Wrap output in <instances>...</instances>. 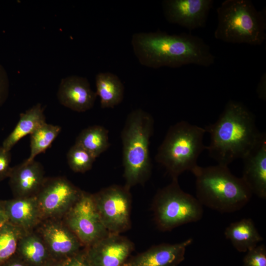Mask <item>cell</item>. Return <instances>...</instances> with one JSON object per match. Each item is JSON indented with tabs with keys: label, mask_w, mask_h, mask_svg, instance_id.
I'll use <instances>...</instances> for the list:
<instances>
[{
	"label": "cell",
	"mask_w": 266,
	"mask_h": 266,
	"mask_svg": "<svg viewBox=\"0 0 266 266\" xmlns=\"http://www.w3.org/2000/svg\"><path fill=\"white\" fill-rule=\"evenodd\" d=\"M131 43L139 63L153 68L190 64L208 67L216 58L202 38L189 33H137L133 35Z\"/></svg>",
	"instance_id": "obj_1"
},
{
	"label": "cell",
	"mask_w": 266,
	"mask_h": 266,
	"mask_svg": "<svg viewBox=\"0 0 266 266\" xmlns=\"http://www.w3.org/2000/svg\"><path fill=\"white\" fill-rule=\"evenodd\" d=\"M204 129L210 136L206 149L218 165L225 166L242 159L265 134L258 130L253 113L235 100H229L217 120Z\"/></svg>",
	"instance_id": "obj_2"
},
{
	"label": "cell",
	"mask_w": 266,
	"mask_h": 266,
	"mask_svg": "<svg viewBox=\"0 0 266 266\" xmlns=\"http://www.w3.org/2000/svg\"><path fill=\"white\" fill-rule=\"evenodd\" d=\"M193 173L196 177V198L202 206L220 213L241 209L252 196L242 178L232 174L228 166H199Z\"/></svg>",
	"instance_id": "obj_3"
},
{
	"label": "cell",
	"mask_w": 266,
	"mask_h": 266,
	"mask_svg": "<svg viewBox=\"0 0 266 266\" xmlns=\"http://www.w3.org/2000/svg\"><path fill=\"white\" fill-rule=\"evenodd\" d=\"M153 129V117L141 109L133 110L126 118L121 137L125 186L129 189L143 185L151 175L149 145Z\"/></svg>",
	"instance_id": "obj_4"
},
{
	"label": "cell",
	"mask_w": 266,
	"mask_h": 266,
	"mask_svg": "<svg viewBox=\"0 0 266 266\" xmlns=\"http://www.w3.org/2000/svg\"><path fill=\"white\" fill-rule=\"evenodd\" d=\"M216 39L232 44L262 45L266 39V10L249 0H226L217 9Z\"/></svg>",
	"instance_id": "obj_5"
},
{
	"label": "cell",
	"mask_w": 266,
	"mask_h": 266,
	"mask_svg": "<svg viewBox=\"0 0 266 266\" xmlns=\"http://www.w3.org/2000/svg\"><path fill=\"white\" fill-rule=\"evenodd\" d=\"M204 128L181 121L171 126L159 146L155 159L166 169L172 179L185 171L193 172L198 159L206 149Z\"/></svg>",
	"instance_id": "obj_6"
},
{
	"label": "cell",
	"mask_w": 266,
	"mask_h": 266,
	"mask_svg": "<svg viewBox=\"0 0 266 266\" xmlns=\"http://www.w3.org/2000/svg\"><path fill=\"white\" fill-rule=\"evenodd\" d=\"M155 224L163 232L200 220L203 206L196 197L180 188L178 179L159 189L152 204Z\"/></svg>",
	"instance_id": "obj_7"
},
{
	"label": "cell",
	"mask_w": 266,
	"mask_h": 266,
	"mask_svg": "<svg viewBox=\"0 0 266 266\" xmlns=\"http://www.w3.org/2000/svg\"><path fill=\"white\" fill-rule=\"evenodd\" d=\"M130 189L113 185L93 194L100 219L107 231L120 234L131 227Z\"/></svg>",
	"instance_id": "obj_8"
},
{
	"label": "cell",
	"mask_w": 266,
	"mask_h": 266,
	"mask_svg": "<svg viewBox=\"0 0 266 266\" xmlns=\"http://www.w3.org/2000/svg\"><path fill=\"white\" fill-rule=\"evenodd\" d=\"M64 217V223L84 247L110 233L100 219L93 194L83 191L80 198Z\"/></svg>",
	"instance_id": "obj_9"
},
{
	"label": "cell",
	"mask_w": 266,
	"mask_h": 266,
	"mask_svg": "<svg viewBox=\"0 0 266 266\" xmlns=\"http://www.w3.org/2000/svg\"><path fill=\"white\" fill-rule=\"evenodd\" d=\"M82 192L66 178H46L35 196L43 220L64 217Z\"/></svg>",
	"instance_id": "obj_10"
},
{
	"label": "cell",
	"mask_w": 266,
	"mask_h": 266,
	"mask_svg": "<svg viewBox=\"0 0 266 266\" xmlns=\"http://www.w3.org/2000/svg\"><path fill=\"white\" fill-rule=\"evenodd\" d=\"M213 0H165L162 8L166 19L189 31L204 27Z\"/></svg>",
	"instance_id": "obj_11"
},
{
	"label": "cell",
	"mask_w": 266,
	"mask_h": 266,
	"mask_svg": "<svg viewBox=\"0 0 266 266\" xmlns=\"http://www.w3.org/2000/svg\"><path fill=\"white\" fill-rule=\"evenodd\" d=\"M84 248L92 266H122L131 257L134 245L127 237L110 233Z\"/></svg>",
	"instance_id": "obj_12"
},
{
	"label": "cell",
	"mask_w": 266,
	"mask_h": 266,
	"mask_svg": "<svg viewBox=\"0 0 266 266\" xmlns=\"http://www.w3.org/2000/svg\"><path fill=\"white\" fill-rule=\"evenodd\" d=\"M39 227L38 234L45 242L52 259L63 261L84 247L64 222L46 219Z\"/></svg>",
	"instance_id": "obj_13"
},
{
	"label": "cell",
	"mask_w": 266,
	"mask_h": 266,
	"mask_svg": "<svg viewBox=\"0 0 266 266\" xmlns=\"http://www.w3.org/2000/svg\"><path fill=\"white\" fill-rule=\"evenodd\" d=\"M192 242L189 238L178 243L153 245L131 256L122 266H177L184 261L186 247Z\"/></svg>",
	"instance_id": "obj_14"
},
{
	"label": "cell",
	"mask_w": 266,
	"mask_h": 266,
	"mask_svg": "<svg viewBox=\"0 0 266 266\" xmlns=\"http://www.w3.org/2000/svg\"><path fill=\"white\" fill-rule=\"evenodd\" d=\"M97 97L87 79L77 75L63 78L57 92V98L61 104L78 112L92 108Z\"/></svg>",
	"instance_id": "obj_15"
},
{
	"label": "cell",
	"mask_w": 266,
	"mask_h": 266,
	"mask_svg": "<svg viewBox=\"0 0 266 266\" xmlns=\"http://www.w3.org/2000/svg\"><path fill=\"white\" fill-rule=\"evenodd\" d=\"M242 179L252 194L266 199V135L243 159Z\"/></svg>",
	"instance_id": "obj_16"
},
{
	"label": "cell",
	"mask_w": 266,
	"mask_h": 266,
	"mask_svg": "<svg viewBox=\"0 0 266 266\" xmlns=\"http://www.w3.org/2000/svg\"><path fill=\"white\" fill-rule=\"evenodd\" d=\"M8 178L15 198L35 196L46 179L42 165L34 160L12 167Z\"/></svg>",
	"instance_id": "obj_17"
},
{
	"label": "cell",
	"mask_w": 266,
	"mask_h": 266,
	"mask_svg": "<svg viewBox=\"0 0 266 266\" xmlns=\"http://www.w3.org/2000/svg\"><path fill=\"white\" fill-rule=\"evenodd\" d=\"M0 205L7 222L26 232L32 231L43 220L36 196L0 201Z\"/></svg>",
	"instance_id": "obj_18"
},
{
	"label": "cell",
	"mask_w": 266,
	"mask_h": 266,
	"mask_svg": "<svg viewBox=\"0 0 266 266\" xmlns=\"http://www.w3.org/2000/svg\"><path fill=\"white\" fill-rule=\"evenodd\" d=\"M224 234L239 252H246L263 240L250 218H243L231 223L226 228Z\"/></svg>",
	"instance_id": "obj_19"
},
{
	"label": "cell",
	"mask_w": 266,
	"mask_h": 266,
	"mask_svg": "<svg viewBox=\"0 0 266 266\" xmlns=\"http://www.w3.org/2000/svg\"><path fill=\"white\" fill-rule=\"evenodd\" d=\"M16 255L28 266H43L52 259L42 237L32 231L21 238Z\"/></svg>",
	"instance_id": "obj_20"
},
{
	"label": "cell",
	"mask_w": 266,
	"mask_h": 266,
	"mask_svg": "<svg viewBox=\"0 0 266 266\" xmlns=\"http://www.w3.org/2000/svg\"><path fill=\"white\" fill-rule=\"evenodd\" d=\"M45 122L43 108L40 103H37L20 114L18 122L11 133L4 140L1 146L10 151L21 138L31 134Z\"/></svg>",
	"instance_id": "obj_21"
},
{
	"label": "cell",
	"mask_w": 266,
	"mask_h": 266,
	"mask_svg": "<svg viewBox=\"0 0 266 266\" xmlns=\"http://www.w3.org/2000/svg\"><path fill=\"white\" fill-rule=\"evenodd\" d=\"M97 96L102 108H113L123 100L124 87L116 74L109 72H100L96 76Z\"/></svg>",
	"instance_id": "obj_22"
},
{
	"label": "cell",
	"mask_w": 266,
	"mask_h": 266,
	"mask_svg": "<svg viewBox=\"0 0 266 266\" xmlns=\"http://www.w3.org/2000/svg\"><path fill=\"white\" fill-rule=\"evenodd\" d=\"M75 143L81 146L96 159L110 145L108 131L100 125L89 127L81 131Z\"/></svg>",
	"instance_id": "obj_23"
},
{
	"label": "cell",
	"mask_w": 266,
	"mask_h": 266,
	"mask_svg": "<svg viewBox=\"0 0 266 266\" xmlns=\"http://www.w3.org/2000/svg\"><path fill=\"white\" fill-rule=\"evenodd\" d=\"M61 130L59 126L45 122L30 134V154L26 160L30 162L44 152L52 143Z\"/></svg>",
	"instance_id": "obj_24"
},
{
	"label": "cell",
	"mask_w": 266,
	"mask_h": 266,
	"mask_svg": "<svg viewBox=\"0 0 266 266\" xmlns=\"http://www.w3.org/2000/svg\"><path fill=\"white\" fill-rule=\"evenodd\" d=\"M26 232L8 222L0 229V266L16 255L19 242Z\"/></svg>",
	"instance_id": "obj_25"
},
{
	"label": "cell",
	"mask_w": 266,
	"mask_h": 266,
	"mask_svg": "<svg viewBox=\"0 0 266 266\" xmlns=\"http://www.w3.org/2000/svg\"><path fill=\"white\" fill-rule=\"evenodd\" d=\"M95 160L89 152L75 143L67 154L68 166L75 172L83 173L90 170Z\"/></svg>",
	"instance_id": "obj_26"
},
{
	"label": "cell",
	"mask_w": 266,
	"mask_h": 266,
	"mask_svg": "<svg viewBox=\"0 0 266 266\" xmlns=\"http://www.w3.org/2000/svg\"><path fill=\"white\" fill-rule=\"evenodd\" d=\"M243 266H266V247L257 245L246 252L243 259Z\"/></svg>",
	"instance_id": "obj_27"
},
{
	"label": "cell",
	"mask_w": 266,
	"mask_h": 266,
	"mask_svg": "<svg viewBox=\"0 0 266 266\" xmlns=\"http://www.w3.org/2000/svg\"><path fill=\"white\" fill-rule=\"evenodd\" d=\"M10 162V151L0 147V181L9 177L12 168Z\"/></svg>",
	"instance_id": "obj_28"
},
{
	"label": "cell",
	"mask_w": 266,
	"mask_h": 266,
	"mask_svg": "<svg viewBox=\"0 0 266 266\" xmlns=\"http://www.w3.org/2000/svg\"><path fill=\"white\" fill-rule=\"evenodd\" d=\"M63 266H92L84 247L74 255L63 261Z\"/></svg>",
	"instance_id": "obj_29"
},
{
	"label": "cell",
	"mask_w": 266,
	"mask_h": 266,
	"mask_svg": "<svg viewBox=\"0 0 266 266\" xmlns=\"http://www.w3.org/2000/svg\"><path fill=\"white\" fill-rule=\"evenodd\" d=\"M9 81L4 67L0 64V107L6 101L9 94Z\"/></svg>",
	"instance_id": "obj_30"
},
{
	"label": "cell",
	"mask_w": 266,
	"mask_h": 266,
	"mask_svg": "<svg viewBox=\"0 0 266 266\" xmlns=\"http://www.w3.org/2000/svg\"><path fill=\"white\" fill-rule=\"evenodd\" d=\"M266 73L262 76L258 84L257 92L259 97L263 100H266Z\"/></svg>",
	"instance_id": "obj_31"
},
{
	"label": "cell",
	"mask_w": 266,
	"mask_h": 266,
	"mask_svg": "<svg viewBox=\"0 0 266 266\" xmlns=\"http://www.w3.org/2000/svg\"><path fill=\"white\" fill-rule=\"evenodd\" d=\"M0 266H28L17 255Z\"/></svg>",
	"instance_id": "obj_32"
},
{
	"label": "cell",
	"mask_w": 266,
	"mask_h": 266,
	"mask_svg": "<svg viewBox=\"0 0 266 266\" xmlns=\"http://www.w3.org/2000/svg\"><path fill=\"white\" fill-rule=\"evenodd\" d=\"M7 220L6 215L0 205V229L6 223Z\"/></svg>",
	"instance_id": "obj_33"
},
{
	"label": "cell",
	"mask_w": 266,
	"mask_h": 266,
	"mask_svg": "<svg viewBox=\"0 0 266 266\" xmlns=\"http://www.w3.org/2000/svg\"><path fill=\"white\" fill-rule=\"evenodd\" d=\"M43 266H63V261L52 259Z\"/></svg>",
	"instance_id": "obj_34"
}]
</instances>
